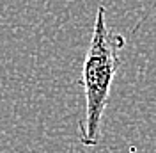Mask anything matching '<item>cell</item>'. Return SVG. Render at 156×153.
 I'll use <instances>...</instances> for the list:
<instances>
[{
	"mask_svg": "<svg viewBox=\"0 0 156 153\" xmlns=\"http://www.w3.org/2000/svg\"><path fill=\"white\" fill-rule=\"evenodd\" d=\"M126 38L107 27V7L96 9L92 38L82 66V87L85 110L78 123V139L83 146H98L101 134V119L108 105L112 82L121 64V50Z\"/></svg>",
	"mask_w": 156,
	"mask_h": 153,
	"instance_id": "cell-1",
	"label": "cell"
}]
</instances>
